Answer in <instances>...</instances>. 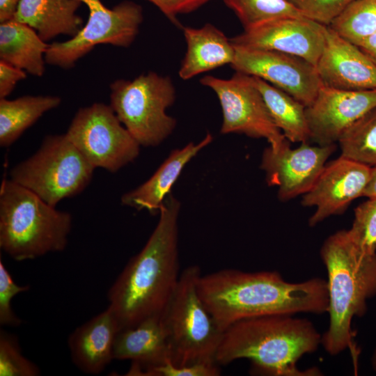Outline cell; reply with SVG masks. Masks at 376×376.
I'll list each match as a JSON object with an SVG mask.
<instances>
[{
	"label": "cell",
	"mask_w": 376,
	"mask_h": 376,
	"mask_svg": "<svg viewBox=\"0 0 376 376\" xmlns=\"http://www.w3.org/2000/svg\"><path fill=\"white\" fill-rule=\"evenodd\" d=\"M198 292L223 331L244 318L272 314H322L327 313L329 306L327 280L315 277L291 283L275 271L221 269L201 275Z\"/></svg>",
	"instance_id": "6da1fadb"
},
{
	"label": "cell",
	"mask_w": 376,
	"mask_h": 376,
	"mask_svg": "<svg viewBox=\"0 0 376 376\" xmlns=\"http://www.w3.org/2000/svg\"><path fill=\"white\" fill-rule=\"evenodd\" d=\"M180 203L171 194L143 248L127 263L108 292L119 330L162 313L178 285Z\"/></svg>",
	"instance_id": "7a4b0ae2"
},
{
	"label": "cell",
	"mask_w": 376,
	"mask_h": 376,
	"mask_svg": "<svg viewBox=\"0 0 376 376\" xmlns=\"http://www.w3.org/2000/svg\"><path fill=\"white\" fill-rule=\"evenodd\" d=\"M322 335L308 320L292 314H272L244 318L223 332L216 362L227 365L247 359L251 373L271 376H318L316 368L301 370L298 360L315 352Z\"/></svg>",
	"instance_id": "3957f363"
},
{
	"label": "cell",
	"mask_w": 376,
	"mask_h": 376,
	"mask_svg": "<svg viewBox=\"0 0 376 376\" xmlns=\"http://www.w3.org/2000/svg\"><path fill=\"white\" fill-rule=\"evenodd\" d=\"M320 257L328 276L329 315L321 345L332 356L350 349L357 369L359 350L354 342L352 322L355 316L366 313L367 300L376 296V253L360 252L347 230H341L324 240Z\"/></svg>",
	"instance_id": "277c9868"
},
{
	"label": "cell",
	"mask_w": 376,
	"mask_h": 376,
	"mask_svg": "<svg viewBox=\"0 0 376 376\" xmlns=\"http://www.w3.org/2000/svg\"><path fill=\"white\" fill-rule=\"evenodd\" d=\"M71 214L56 209L10 179L0 187V248L17 261L63 251Z\"/></svg>",
	"instance_id": "5b68a950"
},
{
	"label": "cell",
	"mask_w": 376,
	"mask_h": 376,
	"mask_svg": "<svg viewBox=\"0 0 376 376\" xmlns=\"http://www.w3.org/2000/svg\"><path fill=\"white\" fill-rule=\"evenodd\" d=\"M201 275L198 266L186 267L162 312L171 347V363L175 366L217 363L224 331L198 294V281Z\"/></svg>",
	"instance_id": "8992f818"
},
{
	"label": "cell",
	"mask_w": 376,
	"mask_h": 376,
	"mask_svg": "<svg viewBox=\"0 0 376 376\" xmlns=\"http://www.w3.org/2000/svg\"><path fill=\"white\" fill-rule=\"evenodd\" d=\"M110 91V106L140 146H158L175 128L176 120L166 113L176 94L169 77L149 72L116 80Z\"/></svg>",
	"instance_id": "52a82bcc"
},
{
	"label": "cell",
	"mask_w": 376,
	"mask_h": 376,
	"mask_svg": "<svg viewBox=\"0 0 376 376\" xmlns=\"http://www.w3.org/2000/svg\"><path fill=\"white\" fill-rule=\"evenodd\" d=\"M95 169L64 134L46 136L36 152L16 165L10 176L56 207L61 200L82 192Z\"/></svg>",
	"instance_id": "ba28073f"
},
{
	"label": "cell",
	"mask_w": 376,
	"mask_h": 376,
	"mask_svg": "<svg viewBox=\"0 0 376 376\" xmlns=\"http://www.w3.org/2000/svg\"><path fill=\"white\" fill-rule=\"evenodd\" d=\"M79 1L88 8V21L70 39L49 45L45 58L50 65L70 68L97 45L128 47L138 35L143 20L139 4L124 1L108 8L100 0Z\"/></svg>",
	"instance_id": "9c48e42d"
},
{
	"label": "cell",
	"mask_w": 376,
	"mask_h": 376,
	"mask_svg": "<svg viewBox=\"0 0 376 376\" xmlns=\"http://www.w3.org/2000/svg\"><path fill=\"white\" fill-rule=\"evenodd\" d=\"M95 167L115 173L139 155L140 145L110 105L96 102L76 113L65 133Z\"/></svg>",
	"instance_id": "30bf717a"
},
{
	"label": "cell",
	"mask_w": 376,
	"mask_h": 376,
	"mask_svg": "<svg viewBox=\"0 0 376 376\" xmlns=\"http://www.w3.org/2000/svg\"><path fill=\"white\" fill-rule=\"evenodd\" d=\"M200 82L211 88L219 101L223 113L221 134L241 133L263 138L273 150L288 141L274 124L249 75L236 72L226 79L208 75L203 77Z\"/></svg>",
	"instance_id": "8fae6325"
},
{
	"label": "cell",
	"mask_w": 376,
	"mask_h": 376,
	"mask_svg": "<svg viewBox=\"0 0 376 376\" xmlns=\"http://www.w3.org/2000/svg\"><path fill=\"white\" fill-rule=\"evenodd\" d=\"M231 68L258 77L309 106L323 85L315 65L306 59L280 52L235 47Z\"/></svg>",
	"instance_id": "7c38bea8"
},
{
	"label": "cell",
	"mask_w": 376,
	"mask_h": 376,
	"mask_svg": "<svg viewBox=\"0 0 376 376\" xmlns=\"http://www.w3.org/2000/svg\"><path fill=\"white\" fill-rule=\"evenodd\" d=\"M336 148V144L311 146L305 142L291 148L288 141L278 150L266 148L260 168L267 185L278 188L279 199L287 201L312 188Z\"/></svg>",
	"instance_id": "4fadbf2b"
},
{
	"label": "cell",
	"mask_w": 376,
	"mask_h": 376,
	"mask_svg": "<svg viewBox=\"0 0 376 376\" xmlns=\"http://www.w3.org/2000/svg\"><path fill=\"white\" fill-rule=\"evenodd\" d=\"M325 27L306 17H282L244 29L230 41L235 47L295 55L316 65L325 42Z\"/></svg>",
	"instance_id": "5bb4252c"
},
{
	"label": "cell",
	"mask_w": 376,
	"mask_h": 376,
	"mask_svg": "<svg viewBox=\"0 0 376 376\" xmlns=\"http://www.w3.org/2000/svg\"><path fill=\"white\" fill-rule=\"evenodd\" d=\"M370 171V166L341 155L326 164L312 188L302 196V205L315 207L309 226L343 213L352 201L362 196Z\"/></svg>",
	"instance_id": "9a60e30c"
},
{
	"label": "cell",
	"mask_w": 376,
	"mask_h": 376,
	"mask_svg": "<svg viewBox=\"0 0 376 376\" xmlns=\"http://www.w3.org/2000/svg\"><path fill=\"white\" fill-rule=\"evenodd\" d=\"M376 107V89L346 91L322 85L306 107L310 139L320 146L336 144L356 121Z\"/></svg>",
	"instance_id": "2e32d148"
},
{
	"label": "cell",
	"mask_w": 376,
	"mask_h": 376,
	"mask_svg": "<svg viewBox=\"0 0 376 376\" xmlns=\"http://www.w3.org/2000/svg\"><path fill=\"white\" fill-rule=\"evenodd\" d=\"M324 36L315 65L322 84L346 91L376 89V65L360 48L329 26L325 27Z\"/></svg>",
	"instance_id": "e0dca14e"
},
{
	"label": "cell",
	"mask_w": 376,
	"mask_h": 376,
	"mask_svg": "<svg viewBox=\"0 0 376 376\" xmlns=\"http://www.w3.org/2000/svg\"><path fill=\"white\" fill-rule=\"evenodd\" d=\"M113 356L115 359L132 361L126 375H134L143 368L171 362V347L162 313L150 316L134 327L119 330Z\"/></svg>",
	"instance_id": "ac0fdd59"
},
{
	"label": "cell",
	"mask_w": 376,
	"mask_h": 376,
	"mask_svg": "<svg viewBox=\"0 0 376 376\" xmlns=\"http://www.w3.org/2000/svg\"><path fill=\"white\" fill-rule=\"evenodd\" d=\"M119 331L116 318L107 307L69 336L68 343L74 364L82 372L97 375L113 359L115 338Z\"/></svg>",
	"instance_id": "d6986e66"
},
{
	"label": "cell",
	"mask_w": 376,
	"mask_h": 376,
	"mask_svg": "<svg viewBox=\"0 0 376 376\" xmlns=\"http://www.w3.org/2000/svg\"><path fill=\"white\" fill-rule=\"evenodd\" d=\"M212 139V134L207 133L197 143L191 142L173 150L147 181L122 196L121 203L137 210H146L152 214L159 213L186 164Z\"/></svg>",
	"instance_id": "ffe728a7"
},
{
	"label": "cell",
	"mask_w": 376,
	"mask_h": 376,
	"mask_svg": "<svg viewBox=\"0 0 376 376\" xmlns=\"http://www.w3.org/2000/svg\"><path fill=\"white\" fill-rule=\"evenodd\" d=\"M187 51L181 62L179 76L187 80L224 65H231L235 47L226 36L212 24L200 28L182 29Z\"/></svg>",
	"instance_id": "44dd1931"
},
{
	"label": "cell",
	"mask_w": 376,
	"mask_h": 376,
	"mask_svg": "<svg viewBox=\"0 0 376 376\" xmlns=\"http://www.w3.org/2000/svg\"><path fill=\"white\" fill-rule=\"evenodd\" d=\"M79 0H20L13 19L33 29L45 42L63 34L75 36L83 26L77 14Z\"/></svg>",
	"instance_id": "7402d4cb"
},
{
	"label": "cell",
	"mask_w": 376,
	"mask_h": 376,
	"mask_svg": "<svg viewBox=\"0 0 376 376\" xmlns=\"http://www.w3.org/2000/svg\"><path fill=\"white\" fill-rule=\"evenodd\" d=\"M49 47L29 26L10 19L0 24V61L42 77Z\"/></svg>",
	"instance_id": "603a6c76"
},
{
	"label": "cell",
	"mask_w": 376,
	"mask_h": 376,
	"mask_svg": "<svg viewBox=\"0 0 376 376\" xmlns=\"http://www.w3.org/2000/svg\"><path fill=\"white\" fill-rule=\"evenodd\" d=\"M250 77L261 93L274 124L284 136L290 142H307L310 139V131L306 107L268 82L256 77Z\"/></svg>",
	"instance_id": "cb8c5ba5"
},
{
	"label": "cell",
	"mask_w": 376,
	"mask_h": 376,
	"mask_svg": "<svg viewBox=\"0 0 376 376\" xmlns=\"http://www.w3.org/2000/svg\"><path fill=\"white\" fill-rule=\"evenodd\" d=\"M61 100L54 95H25L0 99V146L8 147L45 112L56 108Z\"/></svg>",
	"instance_id": "d4e9b609"
},
{
	"label": "cell",
	"mask_w": 376,
	"mask_h": 376,
	"mask_svg": "<svg viewBox=\"0 0 376 376\" xmlns=\"http://www.w3.org/2000/svg\"><path fill=\"white\" fill-rule=\"evenodd\" d=\"M341 155L370 167L376 165V107L350 126L340 136Z\"/></svg>",
	"instance_id": "484cf974"
},
{
	"label": "cell",
	"mask_w": 376,
	"mask_h": 376,
	"mask_svg": "<svg viewBox=\"0 0 376 376\" xmlns=\"http://www.w3.org/2000/svg\"><path fill=\"white\" fill-rule=\"evenodd\" d=\"M329 26L347 40L359 45L376 31V0H354Z\"/></svg>",
	"instance_id": "4316f807"
},
{
	"label": "cell",
	"mask_w": 376,
	"mask_h": 376,
	"mask_svg": "<svg viewBox=\"0 0 376 376\" xmlns=\"http://www.w3.org/2000/svg\"><path fill=\"white\" fill-rule=\"evenodd\" d=\"M244 29L287 16L305 17L288 0H223Z\"/></svg>",
	"instance_id": "83f0119b"
},
{
	"label": "cell",
	"mask_w": 376,
	"mask_h": 376,
	"mask_svg": "<svg viewBox=\"0 0 376 376\" xmlns=\"http://www.w3.org/2000/svg\"><path fill=\"white\" fill-rule=\"evenodd\" d=\"M354 210L347 235L354 246L364 254L376 253V198H368Z\"/></svg>",
	"instance_id": "f1b7e54d"
},
{
	"label": "cell",
	"mask_w": 376,
	"mask_h": 376,
	"mask_svg": "<svg viewBox=\"0 0 376 376\" xmlns=\"http://www.w3.org/2000/svg\"><path fill=\"white\" fill-rule=\"evenodd\" d=\"M38 366L22 352L17 338L3 330L0 331V376H37Z\"/></svg>",
	"instance_id": "f546056e"
},
{
	"label": "cell",
	"mask_w": 376,
	"mask_h": 376,
	"mask_svg": "<svg viewBox=\"0 0 376 376\" xmlns=\"http://www.w3.org/2000/svg\"><path fill=\"white\" fill-rule=\"evenodd\" d=\"M304 16L329 26L354 0H288Z\"/></svg>",
	"instance_id": "4dcf8cb0"
},
{
	"label": "cell",
	"mask_w": 376,
	"mask_h": 376,
	"mask_svg": "<svg viewBox=\"0 0 376 376\" xmlns=\"http://www.w3.org/2000/svg\"><path fill=\"white\" fill-rule=\"evenodd\" d=\"M29 285L21 286L13 279L10 274L0 259V324L17 327L22 320L15 315L11 307L12 299L17 294L28 291Z\"/></svg>",
	"instance_id": "1f68e13d"
},
{
	"label": "cell",
	"mask_w": 376,
	"mask_h": 376,
	"mask_svg": "<svg viewBox=\"0 0 376 376\" xmlns=\"http://www.w3.org/2000/svg\"><path fill=\"white\" fill-rule=\"evenodd\" d=\"M221 375L217 363H199L175 366L171 361L136 371L135 376H218Z\"/></svg>",
	"instance_id": "d6a6232c"
},
{
	"label": "cell",
	"mask_w": 376,
	"mask_h": 376,
	"mask_svg": "<svg viewBox=\"0 0 376 376\" xmlns=\"http://www.w3.org/2000/svg\"><path fill=\"white\" fill-rule=\"evenodd\" d=\"M210 0H156L157 7L173 23L178 25L176 15L192 12Z\"/></svg>",
	"instance_id": "836d02e7"
},
{
	"label": "cell",
	"mask_w": 376,
	"mask_h": 376,
	"mask_svg": "<svg viewBox=\"0 0 376 376\" xmlns=\"http://www.w3.org/2000/svg\"><path fill=\"white\" fill-rule=\"evenodd\" d=\"M26 77L24 70L0 61V99L6 98L17 83Z\"/></svg>",
	"instance_id": "e575fe53"
},
{
	"label": "cell",
	"mask_w": 376,
	"mask_h": 376,
	"mask_svg": "<svg viewBox=\"0 0 376 376\" xmlns=\"http://www.w3.org/2000/svg\"><path fill=\"white\" fill-rule=\"evenodd\" d=\"M357 46L376 65V31L366 38Z\"/></svg>",
	"instance_id": "d590c367"
},
{
	"label": "cell",
	"mask_w": 376,
	"mask_h": 376,
	"mask_svg": "<svg viewBox=\"0 0 376 376\" xmlns=\"http://www.w3.org/2000/svg\"><path fill=\"white\" fill-rule=\"evenodd\" d=\"M20 0H0V22L13 18Z\"/></svg>",
	"instance_id": "8d00e7d4"
},
{
	"label": "cell",
	"mask_w": 376,
	"mask_h": 376,
	"mask_svg": "<svg viewBox=\"0 0 376 376\" xmlns=\"http://www.w3.org/2000/svg\"><path fill=\"white\" fill-rule=\"evenodd\" d=\"M362 196L376 198V165L371 167L370 179L363 190Z\"/></svg>",
	"instance_id": "74e56055"
},
{
	"label": "cell",
	"mask_w": 376,
	"mask_h": 376,
	"mask_svg": "<svg viewBox=\"0 0 376 376\" xmlns=\"http://www.w3.org/2000/svg\"><path fill=\"white\" fill-rule=\"evenodd\" d=\"M371 364L373 370L376 371V345L372 355Z\"/></svg>",
	"instance_id": "f35d334b"
},
{
	"label": "cell",
	"mask_w": 376,
	"mask_h": 376,
	"mask_svg": "<svg viewBox=\"0 0 376 376\" xmlns=\"http://www.w3.org/2000/svg\"><path fill=\"white\" fill-rule=\"evenodd\" d=\"M149 1L150 3H153L155 6H157V1L156 0H148Z\"/></svg>",
	"instance_id": "ab89813d"
}]
</instances>
